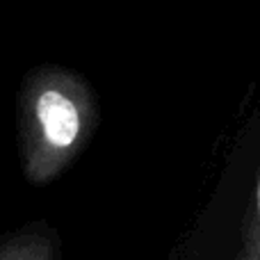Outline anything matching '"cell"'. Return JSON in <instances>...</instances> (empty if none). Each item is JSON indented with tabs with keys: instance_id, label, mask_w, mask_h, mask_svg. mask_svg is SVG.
<instances>
[{
	"instance_id": "obj_2",
	"label": "cell",
	"mask_w": 260,
	"mask_h": 260,
	"mask_svg": "<svg viewBox=\"0 0 260 260\" xmlns=\"http://www.w3.org/2000/svg\"><path fill=\"white\" fill-rule=\"evenodd\" d=\"M59 235L46 221H27L0 235V260H59Z\"/></svg>"
},
{
	"instance_id": "obj_1",
	"label": "cell",
	"mask_w": 260,
	"mask_h": 260,
	"mask_svg": "<svg viewBox=\"0 0 260 260\" xmlns=\"http://www.w3.org/2000/svg\"><path fill=\"white\" fill-rule=\"evenodd\" d=\"M94 126V96L76 73L53 64L27 71L18 101V153L27 183L41 187L57 178Z\"/></svg>"
},
{
	"instance_id": "obj_3",
	"label": "cell",
	"mask_w": 260,
	"mask_h": 260,
	"mask_svg": "<svg viewBox=\"0 0 260 260\" xmlns=\"http://www.w3.org/2000/svg\"><path fill=\"white\" fill-rule=\"evenodd\" d=\"M258 210H260V189H258Z\"/></svg>"
}]
</instances>
